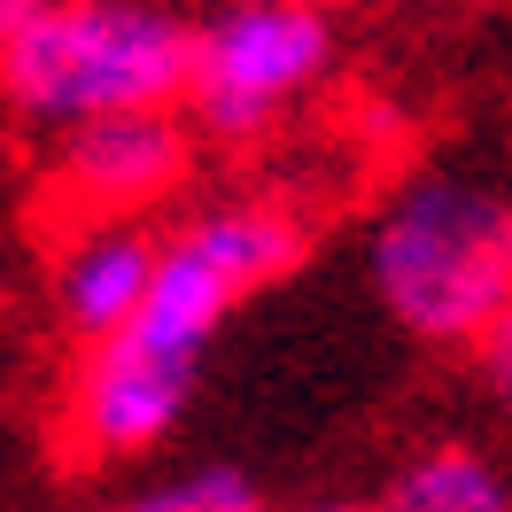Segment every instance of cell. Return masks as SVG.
<instances>
[{"label":"cell","mask_w":512,"mask_h":512,"mask_svg":"<svg viewBox=\"0 0 512 512\" xmlns=\"http://www.w3.org/2000/svg\"><path fill=\"white\" fill-rule=\"evenodd\" d=\"M466 357H474V381H481V396L497 404V419H512V303L466 342Z\"/></svg>","instance_id":"obj_9"},{"label":"cell","mask_w":512,"mask_h":512,"mask_svg":"<svg viewBox=\"0 0 512 512\" xmlns=\"http://www.w3.org/2000/svg\"><path fill=\"white\" fill-rule=\"evenodd\" d=\"M218 8H233V0H218Z\"/></svg>","instance_id":"obj_12"},{"label":"cell","mask_w":512,"mask_h":512,"mask_svg":"<svg viewBox=\"0 0 512 512\" xmlns=\"http://www.w3.org/2000/svg\"><path fill=\"white\" fill-rule=\"evenodd\" d=\"M194 70V16L171 0H39L0 39V101L32 132L125 109H179Z\"/></svg>","instance_id":"obj_2"},{"label":"cell","mask_w":512,"mask_h":512,"mask_svg":"<svg viewBox=\"0 0 512 512\" xmlns=\"http://www.w3.org/2000/svg\"><path fill=\"white\" fill-rule=\"evenodd\" d=\"M295 264H303V218L295 210H280V202H210L187 225H163L156 280L140 295V311L117 326V342L202 381V357L218 342V326Z\"/></svg>","instance_id":"obj_3"},{"label":"cell","mask_w":512,"mask_h":512,"mask_svg":"<svg viewBox=\"0 0 512 512\" xmlns=\"http://www.w3.org/2000/svg\"><path fill=\"white\" fill-rule=\"evenodd\" d=\"M32 8H39V0H0V39L16 32V24H24V16H32Z\"/></svg>","instance_id":"obj_11"},{"label":"cell","mask_w":512,"mask_h":512,"mask_svg":"<svg viewBox=\"0 0 512 512\" xmlns=\"http://www.w3.org/2000/svg\"><path fill=\"white\" fill-rule=\"evenodd\" d=\"M280 512H373V505H357V497H303V505H280Z\"/></svg>","instance_id":"obj_10"},{"label":"cell","mask_w":512,"mask_h":512,"mask_svg":"<svg viewBox=\"0 0 512 512\" xmlns=\"http://www.w3.org/2000/svg\"><path fill=\"white\" fill-rule=\"evenodd\" d=\"M109 512H264V489L241 466H187V474H156L125 489Z\"/></svg>","instance_id":"obj_8"},{"label":"cell","mask_w":512,"mask_h":512,"mask_svg":"<svg viewBox=\"0 0 512 512\" xmlns=\"http://www.w3.org/2000/svg\"><path fill=\"white\" fill-rule=\"evenodd\" d=\"M334 63H342V39H334L326 0H233L194 24V70L179 117L194 140L249 148L319 94Z\"/></svg>","instance_id":"obj_4"},{"label":"cell","mask_w":512,"mask_h":512,"mask_svg":"<svg viewBox=\"0 0 512 512\" xmlns=\"http://www.w3.org/2000/svg\"><path fill=\"white\" fill-rule=\"evenodd\" d=\"M373 512H512V474L474 443H435L388 474Z\"/></svg>","instance_id":"obj_7"},{"label":"cell","mask_w":512,"mask_h":512,"mask_svg":"<svg viewBox=\"0 0 512 512\" xmlns=\"http://www.w3.org/2000/svg\"><path fill=\"white\" fill-rule=\"evenodd\" d=\"M156 218H78L63 225V249H55V319L63 334L86 350V342H109L117 326L140 311V295L156 280Z\"/></svg>","instance_id":"obj_6"},{"label":"cell","mask_w":512,"mask_h":512,"mask_svg":"<svg viewBox=\"0 0 512 512\" xmlns=\"http://www.w3.org/2000/svg\"><path fill=\"white\" fill-rule=\"evenodd\" d=\"M194 171V132L179 109H125L47 132V194L63 225L78 218H156Z\"/></svg>","instance_id":"obj_5"},{"label":"cell","mask_w":512,"mask_h":512,"mask_svg":"<svg viewBox=\"0 0 512 512\" xmlns=\"http://www.w3.org/2000/svg\"><path fill=\"white\" fill-rule=\"evenodd\" d=\"M373 303L427 350H466L512 303V194L481 171H412L373 218Z\"/></svg>","instance_id":"obj_1"}]
</instances>
